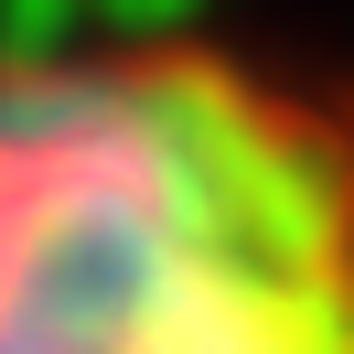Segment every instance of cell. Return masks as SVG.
<instances>
[{
	"instance_id": "1",
	"label": "cell",
	"mask_w": 354,
	"mask_h": 354,
	"mask_svg": "<svg viewBox=\"0 0 354 354\" xmlns=\"http://www.w3.org/2000/svg\"><path fill=\"white\" fill-rule=\"evenodd\" d=\"M0 354H354V54L0 22Z\"/></svg>"
}]
</instances>
